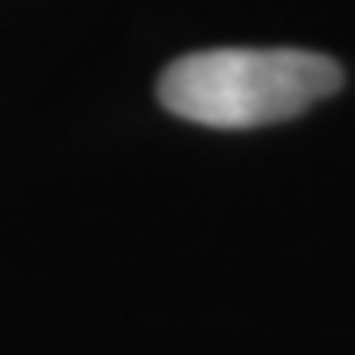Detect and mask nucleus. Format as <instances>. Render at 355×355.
Listing matches in <instances>:
<instances>
[{
    "instance_id": "nucleus-1",
    "label": "nucleus",
    "mask_w": 355,
    "mask_h": 355,
    "mask_svg": "<svg viewBox=\"0 0 355 355\" xmlns=\"http://www.w3.org/2000/svg\"><path fill=\"white\" fill-rule=\"evenodd\" d=\"M336 60L300 48H217L182 55L158 79V103L170 114L217 130L268 127L304 114L336 95Z\"/></svg>"
}]
</instances>
